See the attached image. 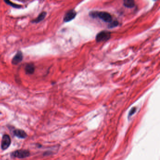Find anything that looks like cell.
I'll list each match as a JSON object with an SVG mask.
<instances>
[{
	"instance_id": "cell-1",
	"label": "cell",
	"mask_w": 160,
	"mask_h": 160,
	"mask_svg": "<svg viewBox=\"0 0 160 160\" xmlns=\"http://www.w3.org/2000/svg\"><path fill=\"white\" fill-rule=\"evenodd\" d=\"M89 15L93 18L98 17L101 20L107 23H110L112 22V17L111 15L106 12H99L98 11H94L91 12Z\"/></svg>"
},
{
	"instance_id": "cell-2",
	"label": "cell",
	"mask_w": 160,
	"mask_h": 160,
	"mask_svg": "<svg viewBox=\"0 0 160 160\" xmlns=\"http://www.w3.org/2000/svg\"><path fill=\"white\" fill-rule=\"evenodd\" d=\"M111 37V33L107 31H103L98 33L96 36V41L97 42L106 41L110 39Z\"/></svg>"
},
{
	"instance_id": "cell-3",
	"label": "cell",
	"mask_w": 160,
	"mask_h": 160,
	"mask_svg": "<svg viewBox=\"0 0 160 160\" xmlns=\"http://www.w3.org/2000/svg\"><path fill=\"white\" fill-rule=\"evenodd\" d=\"M30 155L29 151L26 150H18L12 153L11 156L18 158H25L28 157Z\"/></svg>"
},
{
	"instance_id": "cell-4",
	"label": "cell",
	"mask_w": 160,
	"mask_h": 160,
	"mask_svg": "<svg viewBox=\"0 0 160 160\" xmlns=\"http://www.w3.org/2000/svg\"><path fill=\"white\" fill-rule=\"evenodd\" d=\"M11 144V139L10 137L7 134L3 136L1 142V148L2 150H6L9 147Z\"/></svg>"
},
{
	"instance_id": "cell-5",
	"label": "cell",
	"mask_w": 160,
	"mask_h": 160,
	"mask_svg": "<svg viewBox=\"0 0 160 160\" xmlns=\"http://www.w3.org/2000/svg\"><path fill=\"white\" fill-rule=\"evenodd\" d=\"M77 13L74 9H71L66 13L64 16L63 20L65 22H68L73 20L76 16Z\"/></svg>"
},
{
	"instance_id": "cell-6",
	"label": "cell",
	"mask_w": 160,
	"mask_h": 160,
	"mask_svg": "<svg viewBox=\"0 0 160 160\" xmlns=\"http://www.w3.org/2000/svg\"><path fill=\"white\" fill-rule=\"evenodd\" d=\"M23 57V54L21 53V52H17L13 58L12 63L14 65L18 64L22 61Z\"/></svg>"
},
{
	"instance_id": "cell-7",
	"label": "cell",
	"mask_w": 160,
	"mask_h": 160,
	"mask_svg": "<svg viewBox=\"0 0 160 160\" xmlns=\"http://www.w3.org/2000/svg\"><path fill=\"white\" fill-rule=\"evenodd\" d=\"M14 134L17 137L20 139H25L27 137V134L24 131L16 129L14 131Z\"/></svg>"
},
{
	"instance_id": "cell-8",
	"label": "cell",
	"mask_w": 160,
	"mask_h": 160,
	"mask_svg": "<svg viewBox=\"0 0 160 160\" xmlns=\"http://www.w3.org/2000/svg\"><path fill=\"white\" fill-rule=\"evenodd\" d=\"M34 66L33 64H28L25 66V70L27 74H33L34 72Z\"/></svg>"
},
{
	"instance_id": "cell-9",
	"label": "cell",
	"mask_w": 160,
	"mask_h": 160,
	"mask_svg": "<svg viewBox=\"0 0 160 160\" xmlns=\"http://www.w3.org/2000/svg\"><path fill=\"white\" fill-rule=\"evenodd\" d=\"M123 5L128 8H132L135 6V1L132 0H125L123 1Z\"/></svg>"
},
{
	"instance_id": "cell-10",
	"label": "cell",
	"mask_w": 160,
	"mask_h": 160,
	"mask_svg": "<svg viewBox=\"0 0 160 160\" xmlns=\"http://www.w3.org/2000/svg\"><path fill=\"white\" fill-rule=\"evenodd\" d=\"M46 14H47V13L46 12H41L38 16L37 17V18L33 21V22H35V23H39L40 22H41L42 20H43L45 17L46 16Z\"/></svg>"
},
{
	"instance_id": "cell-11",
	"label": "cell",
	"mask_w": 160,
	"mask_h": 160,
	"mask_svg": "<svg viewBox=\"0 0 160 160\" xmlns=\"http://www.w3.org/2000/svg\"><path fill=\"white\" fill-rule=\"evenodd\" d=\"M5 2H6V3H7L8 5H9L10 6H12V7H14V8H20V7H21L20 5L15 4V3H13V2H11V1H9V0H5Z\"/></svg>"
},
{
	"instance_id": "cell-12",
	"label": "cell",
	"mask_w": 160,
	"mask_h": 160,
	"mask_svg": "<svg viewBox=\"0 0 160 160\" xmlns=\"http://www.w3.org/2000/svg\"><path fill=\"white\" fill-rule=\"evenodd\" d=\"M136 109L137 108H136L135 107H132L131 109V110L130 111L129 113V115H128V117H131V115H133L135 113L136 111Z\"/></svg>"
},
{
	"instance_id": "cell-13",
	"label": "cell",
	"mask_w": 160,
	"mask_h": 160,
	"mask_svg": "<svg viewBox=\"0 0 160 160\" xmlns=\"http://www.w3.org/2000/svg\"><path fill=\"white\" fill-rule=\"evenodd\" d=\"M118 25V22L117 21H114V22H112L110 23V25H109V28H112L115 27L116 26H117V25Z\"/></svg>"
}]
</instances>
